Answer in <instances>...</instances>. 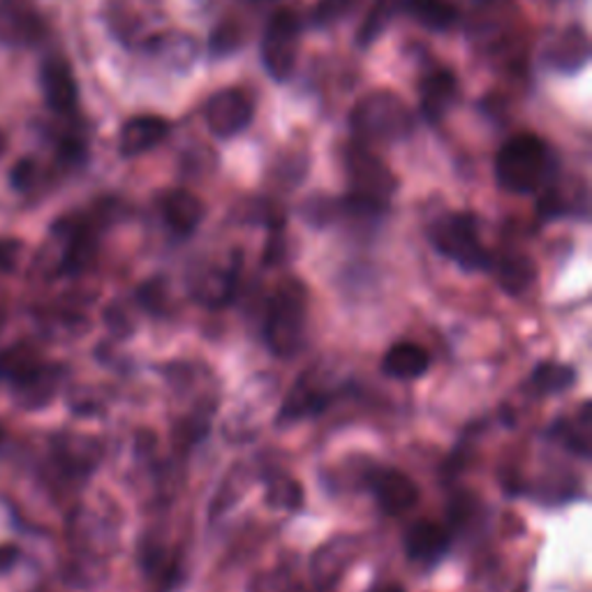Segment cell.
Listing matches in <instances>:
<instances>
[{"label":"cell","mask_w":592,"mask_h":592,"mask_svg":"<svg viewBox=\"0 0 592 592\" xmlns=\"http://www.w3.org/2000/svg\"><path fill=\"white\" fill-rule=\"evenodd\" d=\"M556 155L537 135H516L507 139L496 155L498 186L514 195L537 193L554 176Z\"/></svg>","instance_id":"6da1fadb"},{"label":"cell","mask_w":592,"mask_h":592,"mask_svg":"<svg viewBox=\"0 0 592 592\" xmlns=\"http://www.w3.org/2000/svg\"><path fill=\"white\" fill-rule=\"evenodd\" d=\"M305 317H309V292L303 282L297 278L282 280L264 320V343L276 357L288 359L299 350L305 334Z\"/></svg>","instance_id":"7a4b0ae2"},{"label":"cell","mask_w":592,"mask_h":592,"mask_svg":"<svg viewBox=\"0 0 592 592\" xmlns=\"http://www.w3.org/2000/svg\"><path fill=\"white\" fill-rule=\"evenodd\" d=\"M350 124L357 137L363 141H401L413 135L415 118L403 97L392 91H378L361 97L352 114Z\"/></svg>","instance_id":"3957f363"},{"label":"cell","mask_w":592,"mask_h":592,"mask_svg":"<svg viewBox=\"0 0 592 592\" xmlns=\"http://www.w3.org/2000/svg\"><path fill=\"white\" fill-rule=\"evenodd\" d=\"M428 236L442 257L452 259L465 271H488L491 267L494 255L484 248L479 239V220L473 213L442 216Z\"/></svg>","instance_id":"277c9868"},{"label":"cell","mask_w":592,"mask_h":592,"mask_svg":"<svg viewBox=\"0 0 592 592\" xmlns=\"http://www.w3.org/2000/svg\"><path fill=\"white\" fill-rule=\"evenodd\" d=\"M347 176L352 183L350 204L357 211L375 213L384 209V204L396 193V176L384 165L380 158L361 147L347 151L345 158Z\"/></svg>","instance_id":"5b68a950"},{"label":"cell","mask_w":592,"mask_h":592,"mask_svg":"<svg viewBox=\"0 0 592 592\" xmlns=\"http://www.w3.org/2000/svg\"><path fill=\"white\" fill-rule=\"evenodd\" d=\"M301 24L292 10H278L271 14L262 37V66L276 81H288L297 68Z\"/></svg>","instance_id":"8992f818"},{"label":"cell","mask_w":592,"mask_h":592,"mask_svg":"<svg viewBox=\"0 0 592 592\" xmlns=\"http://www.w3.org/2000/svg\"><path fill=\"white\" fill-rule=\"evenodd\" d=\"M253 100L239 89L218 91L207 100V105H204V120H207L209 130L220 139L241 135L253 124Z\"/></svg>","instance_id":"52a82bcc"},{"label":"cell","mask_w":592,"mask_h":592,"mask_svg":"<svg viewBox=\"0 0 592 592\" xmlns=\"http://www.w3.org/2000/svg\"><path fill=\"white\" fill-rule=\"evenodd\" d=\"M371 494L384 514L401 516L419 500V486L396 467H380L369 475Z\"/></svg>","instance_id":"ba28073f"},{"label":"cell","mask_w":592,"mask_h":592,"mask_svg":"<svg viewBox=\"0 0 592 592\" xmlns=\"http://www.w3.org/2000/svg\"><path fill=\"white\" fill-rule=\"evenodd\" d=\"M45 35V22L28 0H0V43L31 47Z\"/></svg>","instance_id":"9c48e42d"},{"label":"cell","mask_w":592,"mask_h":592,"mask_svg":"<svg viewBox=\"0 0 592 592\" xmlns=\"http://www.w3.org/2000/svg\"><path fill=\"white\" fill-rule=\"evenodd\" d=\"M449 544H452L449 527L438 521H426V519L415 521L410 527H407L405 539H403L405 556L415 562H426V565L438 562L449 550Z\"/></svg>","instance_id":"30bf717a"},{"label":"cell","mask_w":592,"mask_h":592,"mask_svg":"<svg viewBox=\"0 0 592 592\" xmlns=\"http://www.w3.org/2000/svg\"><path fill=\"white\" fill-rule=\"evenodd\" d=\"M170 135V124L162 116H135L124 124L118 135V151L124 158H137L153 151Z\"/></svg>","instance_id":"8fae6325"},{"label":"cell","mask_w":592,"mask_h":592,"mask_svg":"<svg viewBox=\"0 0 592 592\" xmlns=\"http://www.w3.org/2000/svg\"><path fill=\"white\" fill-rule=\"evenodd\" d=\"M39 86H43L45 102L54 112L66 114L77 107L79 100L77 79L63 58L45 60L43 70H39Z\"/></svg>","instance_id":"7c38bea8"},{"label":"cell","mask_w":592,"mask_h":592,"mask_svg":"<svg viewBox=\"0 0 592 592\" xmlns=\"http://www.w3.org/2000/svg\"><path fill=\"white\" fill-rule=\"evenodd\" d=\"M332 403V392H326L320 382L311 375H301L290 394L285 396L282 407L278 413V421L288 423V421H299L305 417H315L326 410V405Z\"/></svg>","instance_id":"4fadbf2b"},{"label":"cell","mask_w":592,"mask_h":592,"mask_svg":"<svg viewBox=\"0 0 592 592\" xmlns=\"http://www.w3.org/2000/svg\"><path fill=\"white\" fill-rule=\"evenodd\" d=\"M162 220L178 236H190L204 218V204L190 190H170L160 201Z\"/></svg>","instance_id":"5bb4252c"},{"label":"cell","mask_w":592,"mask_h":592,"mask_svg":"<svg viewBox=\"0 0 592 592\" xmlns=\"http://www.w3.org/2000/svg\"><path fill=\"white\" fill-rule=\"evenodd\" d=\"M458 95V81L454 72L436 70L423 79L421 84V114L428 124H440L449 107Z\"/></svg>","instance_id":"9a60e30c"},{"label":"cell","mask_w":592,"mask_h":592,"mask_svg":"<svg viewBox=\"0 0 592 592\" xmlns=\"http://www.w3.org/2000/svg\"><path fill=\"white\" fill-rule=\"evenodd\" d=\"M357 554V542L352 537H336L332 542H326L317 554L313 556V579L317 581V585L329 588L334 585L343 571L347 569L355 560Z\"/></svg>","instance_id":"2e32d148"},{"label":"cell","mask_w":592,"mask_h":592,"mask_svg":"<svg viewBox=\"0 0 592 592\" xmlns=\"http://www.w3.org/2000/svg\"><path fill=\"white\" fill-rule=\"evenodd\" d=\"M431 369V357L421 345L403 340L392 345L382 359V371L394 380H417Z\"/></svg>","instance_id":"e0dca14e"},{"label":"cell","mask_w":592,"mask_h":592,"mask_svg":"<svg viewBox=\"0 0 592 592\" xmlns=\"http://www.w3.org/2000/svg\"><path fill=\"white\" fill-rule=\"evenodd\" d=\"M548 58H550V66H554L558 72H565V74L579 72L590 58L588 33L581 26H571L562 31L556 37V43L550 45Z\"/></svg>","instance_id":"ac0fdd59"},{"label":"cell","mask_w":592,"mask_h":592,"mask_svg":"<svg viewBox=\"0 0 592 592\" xmlns=\"http://www.w3.org/2000/svg\"><path fill=\"white\" fill-rule=\"evenodd\" d=\"M60 382L58 369H51V365L39 363L35 371L24 375L22 380L14 382V394L19 405L28 407V410H37V407H45L51 403L56 390Z\"/></svg>","instance_id":"d6986e66"},{"label":"cell","mask_w":592,"mask_h":592,"mask_svg":"<svg viewBox=\"0 0 592 592\" xmlns=\"http://www.w3.org/2000/svg\"><path fill=\"white\" fill-rule=\"evenodd\" d=\"M239 269H241V264H239V259H234L230 267L213 271L207 278L201 276V280L197 282V288H195V299L207 303L209 309H220V305L230 303L236 292Z\"/></svg>","instance_id":"ffe728a7"},{"label":"cell","mask_w":592,"mask_h":592,"mask_svg":"<svg viewBox=\"0 0 592 592\" xmlns=\"http://www.w3.org/2000/svg\"><path fill=\"white\" fill-rule=\"evenodd\" d=\"M488 274H494L496 280L500 282V288L509 294H519L525 288H530V282L535 280V264L530 262L523 255H512V257H491V267H488Z\"/></svg>","instance_id":"44dd1931"},{"label":"cell","mask_w":592,"mask_h":592,"mask_svg":"<svg viewBox=\"0 0 592 592\" xmlns=\"http://www.w3.org/2000/svg\"><path fill=\"white\" fill-rule=\"evenodd\" d=\"M403 8L415 16V22L431 31L452 28L458 19V10L452 0H405Z\"/></svg>","instance_id":"7402d4cb"},{"label":"cell","mask_w":592,"mask_h":592,"mask_svg":"<svg viewBox=\"0 0 592 592\" xmlns=\"http://www.w3.org/2000/svg\"><path fill=\"white\" fill-rule=\"evenodd\" d=\"M550 438L558 440L567 452L581 458L590 456V403L583 405V413L577 421L562 419L550 426Z\"/></svg>","instance_id":"603a6c76"},{"label":"cell","mask_w":592,"mask_h":592,"mask_svg":"<svg viewBox=\"0 0 592 592\" xmlns=\"http://www.w3.org/2000/svg\"><path fill=\"white\" fill-rule=\"evenodd\" d=\"M577 382V371L571 365L565 363H554V361H544L530 375V384L535 386L539 394H560L569 390L571 384Z\"/></svg>","instance_id":"cb8c5ba5"},{"label":"cell","mask_w":592,"mask_h":592,"mask_svg":"<svg viewBox=\"0 0 592 592\" xmlns=\"http://www.w3.org/2000/svg\"><path fill=\"white\" fill-rule=\"evenodd\" d=\"M95 257V239L86 228H72L63 255V271L81 274Z\"/></svg>","instance_id":"d4e9b609"},{"label":"cell","mask_w":592,"mask_h":592,"mask_svg":"<svg viewBox=\"0 0 592 592\" xmlns=\"http://www.w3.org/2000/svg\"><path fill=\"white\" fill-rule=\"evenodd\" d=\"M39 365V355L31 345H14L0 352V380L16 382Z\"/></svg>","instance_id":"484cf974"},{"label":"cell","mask_w":592,"mask_h":592,"mask_svg":"<svg viewBox=\"0 0 592 592\" xmlns=\"http://www.w3.org/2000/svg\"><path fill=\"white\" fill-rule=\"evenodd\" d=\"M405 0H378L375 8L365 16L363 26L359 28V45L369 47L382 35V31L392 24V19L401 12Z\"/></svg>","instance_id":"4316f807"},{"label":"cell","mask_w":592,"mask_h":592,"mask_svg":"<svg viewBox=\"0 0 592 592\" xmlns=\"http://www.w3.org/2000/svg\"><path fill=\"white\" fill-rule=\"evenodd\" d=\"M267 502L278 509H299L303 502L301 484L288 475H271L267 479Z\"/></svg>","instance_id":"83f0119b"},{"label":"cell","mask_w":592,"mask_h":592,"mask_svg":"<svg viewBox=\"0 0 592 592\" xmlns=\"http://www.w3.org/2000/svg\"><path fill=\"white\" fill-rule=\"evenodd\" d=\"M359 0H317L313 8V26L329 28L334 24H340L343 19L355 12Z\"/></svg>","instance_id":"f1b7e54d"},{"label":"cell","mask_w":592,"mask_h":592,"mask_svg":"<svg viewBox=\"0 0 592 592\" xmlns=\"http://www.w3.org/2000/svg\"><path fill=\"white\" fill-rule=\"evenodd\" d=\"M241 43V33L234 26H220L211 35V51L213 54H230L239 47Z\"/></svg>","instance_id":"f546056e"},{"label":"cell","mask_w":592,"mask_h":592,"mask_svg":"<svg viewBox=\"0 0 592 592\" xmlns=\"http://www.w3.org/2000/svg\"><path fill=\"white\" fill-rule=\"evenodd\" d=\"M35 181V162L33 160H19L10 172V183L14 190H28Z\"/></svg>","instance_id":"4dcf8cb0"},{"label":"cell","mask_w":592,"mask_h":592,"mask_svg":"<svg viewBox=\"0 0 592 592\" xmlns=\"http://www.w3.org/2000/svg\"><path fill=\"white\" fill-rule=\"evenodd\" d=\"M19 257H22V241L16 239L0 241V271H14Z\"/></svg>","instance_id":"1f68e13d"},{"label":"cell","mask_w":592,"mask_h":592,"mask_svg":"<svg viewBox=\"0 0 592 592\" xmlns=\"http://www.w3.org/2000/svg\"><path fill=\"white\" fill-rule=\"evenodd\" d=\"M19 560V546L16 544H0V574L10 571Z\"/></svg>","instance_id":"d6a6232c"},{"label":"cell","mask_w":592,"mask_h":592,"mask_svg":"<svg viewBox=\"0 0 592 592\" xmlns=\"http://www.w3.org/2000/svg\"><path fill=\"white\" fill-rule=\"evenodd\" d=\"M60 155H63L66 162H79L84 158V144L77 139H66L63 144H60Z\"/></svg>","instance_id":"836d02e7"},{"label":"cell","mask_w":592,"mask_h":592,"mask_svg":"<svg viewBox=\"0 0 592 592\" xmlns=\"http://www.w3.org/2000/svg\"><path fill=\"white\" fill-rule=\"evenodd\" d=\"M373 592H403L398 585H382V588H375Z\"/></svg>","instance_id":"e575fe53"},{"label":"cell","mask_w":592,"mask_h":592,"mask_svg":"<svg viewBox=\"0 0 592 592\" xmlns=\"http://www.w3.org/2000/svg\"><path fill=\"white\" fill-rule=\"evenodd\" d=\"M5 149H8V139H5L3 130H0V155H3V153H5Z\"/></svg>","instance_id":"d590c367"},{"label":"cell","mask_w":592,"mask_h":592,"mask_svg":"<svg viewBox=\"0 0 592 592\" xmlns=\"http://www.w3.org/2000/svg\"><path fill=\"white\" fill-rule=\"evenodd\" d=\"M280 592H309V590H301V588H285Z\"/></svg>","instance_id":"8d00e7d4"},{"label":"cell","mask_w":592,"mask_h":592,"mask_svg":"<svg viewBox=\"0 0 592 592\" xmlns=\"http://www.w3.org/2000/svg\"><path fill=\"white\" fill-rule=\"evenodd\" d=\"M3 324H5V313L0 311V332H3Z\"/></svg>","instance_id":"74e56055"},{"label":"cell","mask_w":592,"mask_h":592,"mask_svg":"<svg viewBox=\"0 0 592 592\" xmlns=\"http://www.w3.org/2000/svg\"><path fill=\"white\" fill-rule=\"evenodd\" d=\"M514 592H527V585H525V583H521V585H519Z\"/></svg>","instance_id":"f35d334b"},{"label":"cell","mask_w":592,"mask_h":592,"mask_svg":"<svg viewBox=\"0 0 592 592\" xmlns=\"http://www.w3.org/2000/svg\"><path fill=\"white\" fill-rule=\"evenodd\" d=\"M3 438H5V431H3V426H0V442H3Z\"/></svg>","instance_id":"ab89813d"},{"label":"cell","mask_w":592,"mask_h":592,"mask_svg":"<svg viewBox=\"0 0 592 592\" xmlns=\"http://www.w3.org/2000/svg\"><path fill=\"white\" fill-rule=\"evenodd\" d=\"M481 3H494V0H481Z\"/></svg>","instance_id":"60d3db41"}]
</instances>
